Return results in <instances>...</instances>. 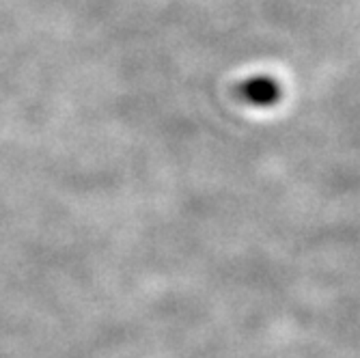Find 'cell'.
Here are the masks:
<instances>
[{
	"mask_svg": "<svg viewBox=\"0 0 360 358\" xmlns=\"http://www.w3.org/2000/svg\"><path fill=\"white\" fill-rule=\"evenodd\" d=\"M236 95L242 102H248L255 106H270L281 100L283 91L276 80H272L268 76H257L246 82H240L236 87Z\"/></svg>",
	"mask_w": 360,
	"mask_h": 358,
	"instance_id": "1",
	"label": "cell"
}]
</instances>
